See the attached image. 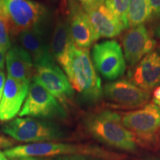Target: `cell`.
Here are the masks:
<instances>
[{
	"label": "cell",
	"mask_w": 160,
	"mask_h": 160,
	"mask_svg": "<svg viewBox=\"0 0 160 160\" xmlns=\"http://www.w3.org/2000/svg\"><path fill=\"white\" fill-rule=\"evenodd\" d=\"M73 89L88 102L94 103L103 97L101 79L96 71L88 50L72 45L60 65Z\"/></svg>",
	"instance_id": "cell-1"
},
{
	"label": "cell",
	"mask_w": 160,
	"mask_h": 160,
	"mask_svg": "<svg viewBox=\"0 0 160 160\" xmlns=\"http://www.w3.org/2000/svg\"><path fill=\"white\" fill-rule=\"evenodd\" d=\"M84 128L88 134L104 145L124 151L137 149L135 136L122 122L117 112L102 110L89 113L84 119Z\"/></svg>",
	"instance_id": "cell-2"
},
{
	"label": "cell",
	"mask_w": 160,
	"mask_h": 160,
	"mask_svg": "<svg viewBox=\"0 0 160 160\" xmlns=\"http://www.w3.org/2000/svg\"><path fill=\"white\" fill-rule=\"evenodd\" d=\"M3 153L11 160L31 157L51 158L65 155H85L108 160H121L122 159V156L100 148L97 146L54 142L18 145L5 150Z\"/></svg>",
	"instance_id": "cell-3"
},
{
	"label": "cell",
	"mask_w": 160,
	"mask_h": 160,
	"mask_svg": "<svg viewBox=\"0 0 160 160\" xmlns=\"http://www.w3.org/2000/svg\"><path fill=\"white\" fill-rule=\"evenodd\" d=\"M4 133L22 142L37 143L65 139L66 131L52 120L38 118H16L2 126Z\"/></svg>",
	"instance_id": "cell-4"
},
{
	"label": "cell",
	"mask_w": 160,
	"mask_h": 160,
	"mask_svg": "<svg viewBox=\"0 0 160 160\" xmlns=\"http://www.w3.org/2000/svg\"><path fill=\"white\" fill-rule=\"evenodd\" d=\"M1 2L13 36L43 27L48 11L42 4L31 0H1Z\"/></svg>",
	"instance_id": "cell-5"
},
{
	"label": "cell",
	"mask_w": 160,
	"mask_h": 160,
	"mask_svg": "<svg viewBox=\"0 0 160 160\" xmlns=\"http://www.w3.org/2000/svg\"><path fill=\"white\" fill-rule=\"evenodd\" d=\"M19 116L62 120L67 117V113L62 105L51 93L33 81L30 84L28 93Z\"/></svg>",
	"instance_id": "cell-6"
},
{
	"label": "cell",
	"mask_w": 160,
	"mask_h": 160,
	"mask_svg": "<svg viewBox=\"0 0 160 160\" xmlns=\"http://www.w3.org/2000/svg\"><path fill=\"white\" fill-rule=\"evenodd\" d=\"M91 55L95 69L105 79L113 81L125 73V56L121 45L116 40H107L96 44Z\"/></svg>",
	"instance_id": "cell-7"
},
{
	"label": "cell",
	"mask_w": 160,
	"mask_h": 160,
	"mask_svg": "<svg viewBox=\"0 0 160 160\" xmlns=\"http://www.w3.org/2000/svg\"><path fill=\"white\" fill-rule=\"evenodd\" d=\"M123 125L140 139H152L160 133V108L146 104L136 111L124 113Z\"/></svg>",
	"instance_id": "cell-8"
},
{
	"label": "cell",
	"mask_w": 160,
	"mask_h": 160,
	"mask_svg": "<svg viewBox=\"0 0 160 160\" xmlns=\"http://www.w3.org/2000/svg\"><path fill=\"white\" fill-rule=\"evenodd\" d=\"M103 96L113 105L127 108L145 105L151 97L150 91L140 88L126 79L116 80L106 84L103 88Z\"/></svg>",
	"instance_id": "cell-9"
},
{
	"label": "cell",
	"mask_w": 160,
	"mask_h": 160,
	"mask_svg": "<svg viewBox=\"0 0 160 160\" xmlns=\"http://www.w3.org/2000/svg\"><path fill=\"white\" fill-rule=\"evenodd\" d=\"M33 81L39 84L63 105L71 101L74 94L67 76L57 64L35 67Z\"/></svg>",
	"instance_id": "cell-10"
},
{
	"label": "cell",
	"mask_w": 160,
	"mask_h": 160,
	"mask_svg": "<svg viewBox=\"0 0 160 160\" xmlns=\"http://www.w3.org/2000/svg\"><path fill=\"white\" fill-rule=\"evenodd\" d=\"M121 41L125 61L130 67L137 65L157 45L145 25L130 28L124 33Z\"/></svg>",
	"instance_id": "cell-11"
},
{
	"label": "cell",
	"mask_w": 160,
	"mask_h": 160,
	"mask_svg": "<svg viewBox=\"0 0 160 160\" xmlns=\"http://www.w3.org/2000/svg\"><path fill=\"white\" fill-rule=\"evenodd\" d=\"M68 23L72 41L79 48L88 50L99 39L88 16L76 2L71 5Z\"/></svg>",
	"instance_id": "cell-12"
},
{
	"label": "cell",
	"mask_w": 160,
	"mask_h": 160,
	"mask_svg": "<svg viewBox=\"0 0 160 160\" xmlns=\"http://www.w3.org/2000/svg\"><path fill=\"white\" fill-rule=\"evenodd\" d=\"M30 83L19 81L8 76L0 102V120L11 121L19 113L27 97Z\"/></svg>",
	"instance_id": "cell-13"
},
{
	"label": "cell",
	"mask_w": 160,
	"mask_h": 160,
	"mask_svg": "<svg viewBox=\"0 0 160 160\" xmlns=\"http://www.w3.org/2000/svg\"><path fill=\"white\" fill-rule=\"evenodd\" d=\"M18 37L22 47L32 58L34 68L56 63L48 45L43 27L25 31Z\"/></svg>",
	"instance_id": "cell-14"
},
{
	"label": "cell",
	"mask_w": 160,
	"mask_h": 160,
	"mask_svg": "<svg viewBox=\"0 0 160 160\" xmlns=\"http://www.w3.org/2000/svg\"><path fill=\"white\" fill-rule=\"evenodd\" d=\"M131 80L148 91L160 86V49L151 51L136 65Z\"/></svg>",
	"instance_id": "cell-15"
},
{
	"label": "cell",
	"mask_w": 160,
	"mask_h": 160,
	"mask_svg": "<svg viewBox=\"0 0 160 160\" xmlns=\"http://www.w3.org/2000/svg\"><path fill=\"white\" fill-rule=\"evenodd\" d=\"M85 12L99 38H114L125 29L122 22L105 2Z\"/></svg>",
	"instance_id": "cell-16"
},
{
	"label": "cell",
	"mask_w": 160,
	"mask_h": 160,
	"mask_svg": "<svg viewBox=\"0 0 160 160\" xmlns=\"http://www.w3.org/2000/svg\"><path fill=\"white\" fill-rule=\"evenodd\" d=\"M5 61L9 77L30 83L34 75L35 68L27 51L22 46H13L6 53Z\"/></svg>",
	"instance_id": "cell-17"
},
{
	"label": "cell",
	"mask_w": 160,
	"mask_h": 160,
	"mask_svg": "<svg viewBox=\"0 0 160 160\" xmlns=\"http://www.w3.org/2000/svg\"><path fill=\"white\" fill-rule=\"evenodd\" d=\"M73 45L74 44L70 33L68 23V22L59 20L57 22L53 31L51 50L53 58L59 65L65 60Z\"/></svg>",
	"instance_id": "cell-18"
},
{
	"label": "cell",
	"mask_w": 160,
	"mask_h": 160,
	"mask_svg": "<svg viewBox=\"0 0 160 160\" xmlns=\"http://www.w3.org/2000/svg\"><path fill=\"white\" fill-rule=\"evenodd\" d=\"M151 20L149 0H131L128 13V28L145 25Z\"/></svg>",
	"instance_id": "cell-19"
},
{
	"label": "cell",
	"mask_w": 160,
	"mask_h": 160,
	"mask_svg": "<svg viewBox=\"0 0 160 160\" xmlns=\"http://www.w3.org/2000/svg\"><path fill=\"white\" fill-rule=\"evenodd\" d=\"M131 0H105V4L113 12L122 23L125 29L128 28V13Z\"/></svg>",
	"instance_id": "cell-20"
},
{
	"label": "cell",
	"mask_w": 160,
	"mask_h": 160,
	"mask_svg": "<svg viewBox=\"0 0 160 160\" xmlns=\"http://www.w3.org/2000/svg\"><path fill=\"white\" fill-rule=\"evenodd\" d=\"M9 33L7 19L0 0V47L5 52H7L11 48Z\"/></svg>",
	"instance_id": "cell-21"
},
{
	"label": "cell",
	"mask_w": 160,
	"mask_h": 160,
	"mask_svg": "<svg viewBox=\"0 0 160 160\" xmlns=\"http://www.w3.org/2000/svg\"><path fill=\"white\" fill-rule=\"evenodd\" d=\"M76 2L85 11L105 2V0H76Z\"/></svg>",
	"instance_id": "cell-22"
},
{
	"label": "cell",
	"mask_w": 160,
	"mask_h": 160,
	"mask_svg": "<svg viewBox=\"0 0 160 160\" xmlns=\"http://www.w3.org/2000/svg\"><path fill=\"white\" fill-rule=\"evenodd\" d=\"M50 160H98L95 157L85 155H65L50 158Z\"/></svg>",
	"instance_id": "cell-23"
},
{
	"label": "cell",
	"mask_w": 160,
	"mask_h": 160,
	"mask_svg": "<svg viewBox=\"0 0 160 160\" xmlns=\"http://www.w3.org/2000/svg\"><path fill=\"white\" fill-rule=\"evenodd\" d=\"M151 20L160 19V0H149Z\"/></svg>",
	"instance_id": "cell-24"
},
{
	"label": "cell",
	"mask_w": 160,
	"mask_h": 160,
	"mask_svg": "<svg viewBox=\"0 0 160 160\" xmlns=\"http://www.w3.org/2000/svg\"><path fill=\"white\" fill-rule=\"evenodd\" d=\"M5 75L2 71H0V102H1L2 97L4 88L5 85Z\"/></svg>",
	"instance_id": "cell-25"
},
{
	"label": "cell",
	"mask_w": 160,
	"mask_h": 160,
	"mask_svg": "<svg viewBox=\"0 0 160 160\" xmlns=\"http://www.w3.org/2000/svg\"><path fill=\"white\" fill-rule=\"evenodd\" d=\"M153 103L160 108V86L155 88L153 93Z\"/></svg>",
	"instance_id": "cell-26"
},
{
	"label": "cell",
	"mask_w": 160,
	"mask_h": 160,
	"mask_svg": "<svg viewBox=\"0 0 160 160\" xmlns=\"http://www.w3.org/2000/svg\"><path fill=\"white\" fill-rule=\"evenodd\" d=\"M6 52L0 47V69H3L5 67V59Z\"/></svg>",
	"instance_id": "cell-27"
},
{
	"label": "cell",
	"mask_w": 160,
	"mask_h": 160,
	"mask_svg": "<svg viewBox=\"0 0 160 160\" xmlns=\"http://www.w3.org/2000/svg\"><path fill=\"white\" fill-rule=\"evenodd\" d=\"M12 160H50V158L31 157H25V158H21V159H12Z\"/></svg>",
	"instance_id": "cell-28"
},
{
	"label": "cell",
	"mask_w": 160,
	"mask_h": 160,
	"mask_svg": "<svg viewBox=\"0 0 160 160\" xmlns=\"http://www.w3.org/2000/svg\"><path fill=\"white\" fill-rule=\"evenodd\" d=\"M153 34H154L156 37L160 39V23L157 26V27L155 28L154 32H153Z\"/></svg>",
	"instance_id": "cell-29"
},
{
	"label": "cell",
	"mask_w": 160,
	"mask_h": 160,
	"mask_svg": "<svg viewBox=\"0 0 160 160\" xmlns=\"http://www.w3.org/2000/svg\"><path fill=\"white\" fill-rule=\"evenodd\" d=\"M0 160H8L7 159V157L5 155V153L0 151Z\"/></svg>",
	"instance_id": "cell-30"
}]
</instances>
